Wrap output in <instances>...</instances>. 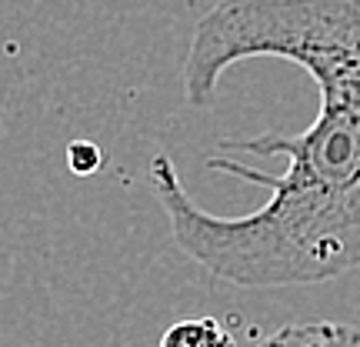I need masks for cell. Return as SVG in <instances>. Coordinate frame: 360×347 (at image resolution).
<instances>
[{"label": "cell", "mask_w": 360, "mask_h": 347, "mask_svg": "<svg viewBox=\"0 0 360 347\" xmlns=\"http://www.w3.org/2000/svg\"><path fill=\"white\" fill-rule=\"evenodd\" d=\"M207 61L227 67L281 57L321 90L304 134L224 141L231 151L287 157L283 174L210 157L207 168L270 187L244 217H214L184 191L174 160H150V184L177 247L240 287L323 284L360 267V0H220L204 24Z\"/></svg>", "instance_id": "obj_1"}, {"label": "cell", "mask_w": 360, "mask_h": 347, "mask_svg": "<svg viewBox=\"0 0 360 347\" xmlns=\"http://www.w3.org/2000/svg\"><path fill=\"white\" fill-rule=\"evenodd\" d=\"M160 347H233V334L220 317H191L170 324Z\"/></svg>", "instance_id": "obj_3"}, {"label": "cell", "mask_w": 360, "mask_h": 347, "mask_svg": "<svg viewBox=\"0 0 360 347\" xmlns=\"http://www.w3.org/2000/svg\"><path fill=\"white\" fill-rule=\"evenodd\" d=\"M101 160H103V154L94 141H74L67 147V164H70V170L77 177H87L94 170H101Z\"/></svg>", "instance_id": "obj_4"}, {"label": "cell", "mask_w": 360, "mask_h": 347, "mask_svg": "<svg viewBox=\"0 0 360 347\" xmlns=\"http://www.w3.org/2000/svg\"><path fill=\"white\" fill-rule=\"evenodd\" d=\"M257 347H360V327L334 321L290 324L274 337L260 341Z\"/></svg>", "instance_id": "obj_2"}]
</instances>
